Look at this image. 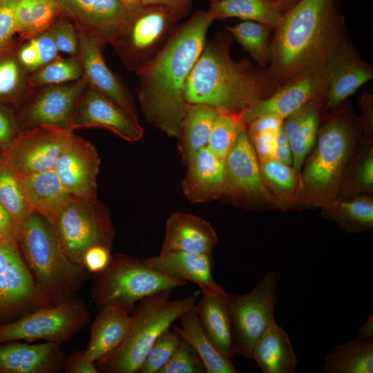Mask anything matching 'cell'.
<instances>
[{
	"mask_svg": "<svg viewBox=\"0 0 373 373\" xmlns=\"http://www.w3.org/2000/svg\"><path fill=\"white\" fill-rule=\"evenodd\" d=\"M181 337L173 329L162 332L149 350L137 373H159L169 361Z\"/></svg>",
	"mask_w": 373,
	"mask_h": 373,
	"instance_id": "ee69618b",
	"label": "cell"
},
{
	"mask_svg": "<svg viewBox=\"0 0 373 373\" xmlns=\"http://www.w3.org/2000/svg\"><path fill=\"white\" fill-rule=\"evenodd\" d=\"M133 324V316L126 311L111 307L99 309L84 350L87 358L96 362L117 349L128 337Z\"/></svg>",
	"mask_w": 373,
	"mask_h": 373,
	"instance_id": "83f0119b",
	"label": "cell"
},
{
	"mask_svg": "<svg viewBox=\"0 0 373 373\" xmlns=\"http://www.w3.org/2000/svg\"><path fill=\"white\" fill-rule=\"evenodd\" d=\"M61 14L56 0H17L14 8L16 35L23 41L46 32Z\"/></svg>",
	"mask_w": 373,
	"mask_h": 373,
	"instance_id": "836d02e7",
	"label": "cell"
},
{
	"mask_svg": "<svg viewBox=\"0 0 373 373\" xmlns=\"http://www.w3.org/2000/svg\"><path fill=\"white\" fill-rule=\"evenodd\" d=\"M192 0H142V5L159 4L171 10L178 19L189 11Z\"/></svg>",
	"mask_w": 373,
	"mask_h": 373,
	"instance_id": "6f0895ef",
	"label": "cell"
},
{
	"mask_svg": "<svg viewBox=\"0 0 373 373\" xmlns=\"http://www.w3.org/2000/svg\"><path fill=\"white\" fill-rule=\"evenodd\" d=\"M266 73L279 86L309 68L323 65L343 44L338 0H299L274 30Z\"/></svg>",
	"mask_w": 373,
	"mask_h": 373,
	"instance_id": "7a4b0ae2",
	"label": "cell"
},
{
	"mask_svg": "<svg viewBox=\"0 0 373 373\" xmlns=\"http://www.w3.org/2000/svg\"><path fill=\"white\" fill-rule=\"evenodd\" d=\"M66 356L60 345L10 341L0 343V373H59L64 371Z\"/></svg>",
	"mask_w": 373,
	"mask_h": 373,
	"instance_id": "7402d4cb",
	"label": "cell"
},
{
	"mask_svg": "<svg viewBox=\"0 0 373 373\" xmlns=\"http://www.w3.org/2000/svg\"><path fill=\"white\" fill-rule=\"evenodd\" d=\"M54 226L64 253L75 264L82 265L84 253L93 246L112 248L115 230L98 200L72 198Z\"/></svg>",
	"mask_w": 373,
	"mask_h": 373,
	"instance_id": "30bf717a",
	"label": "cell"
},
{
	"mask_svg": "<svg viewBox=\"0 0 373 373\" xmlns=\"http://www.w3.org/2000/svg\"><path fill=\"white\" fill-rule=\"evenodd\" d=\"M180 327L172 325L182 340L197 352L204 364L207 373H237L232 361L224 359L216 350L200 327L194 307L178 319Z\"/></svg>",
	"mask_w": 373,
	"mask_h": 373,
	"instance_id": "1f68e13d",
	"label": "cell"
},
{
	"mask_svg": "<svg viewBox=\"0 0 373 373\" xmlns=\"http://www.w3.org/2000/svg\"><path fill=\"white\" fill-rule=\"evenodd\" d=\"M325 373H372L373 340L355 339L334 345L321 367Z\"/></svg>",
	"mask_w": 373,
	"mask_h": 373,
	"instance_id": "e575fe53",
	"label": "cell"
},
{
	"mask_svg": "<svg viewBox=\"0 0 373 373\" xmlns=\"http://www.w3.org/2000/svg\"><path fill=\"white\" fill-rule=\"evenodd\" d=\"M207 11L213 21L236 17L267 25L274 30L283 15L272 0H222L211 3Z\"/></svg>",
	"mask_w": 373,
	"mask_h": 373,
	"instance_id": "d6a6232c",
	"label": "cell"
},
{
	"mask_svg": "<svg viewBox=\"0 0 373 373\" xmlns=\"http://www.w3.org/2000/svg\"><path fill=\"white\" fill-rule=\"evenodd\" d=\"M187 285L153 269L144 259L117 254L104 270L94 274L90 293L99 309L111 307L131 313L142 299Z\"/></svg>",
	"mask_w": 373,
	"mask_h": 373,
	"instance_id": "8992f818",
	"label": "cell"
},
{
	"mask_svg": "<svg viewBox=\"0 0 373 373\" xmlns=\"http://www.w3.org/2000/svg\"><path fill=\"white\" fill-rule=\"evenodd\" d=\"M328 85L324 64L309 68L287 80L269 97L248 106L238 117L245 125L265 114L285 119L308 103L325 99Z\"/></svg>",
	"mask_w": 373,
	"mask_h": 373,
	"instance_id": "9a60e30c",
	"label": "cell"
},
{
	"mask_svg": "<svg viewBox=\"0 0 373 373\" xmlns=\"http://www.w3.org/2000/svg\"><path fill=\"white\" fill-rule=\"evenodd\" d=\"M159 373H207V371L197 352L181 338L171 358Z\"/></svg>",
	"mask_w": 373,
	"mask_h": 373,
	"instance_id": "f6af8a7d",
	"label": "cell"
},
{
	"mask_svg": "<svg viewBox=\"0 0 373 373\" xmlns=\"http://www.w3.org/2000/svg\"><path fill=\"white\" fill-rule=\"evenodd\" d=\"M226 29L259 67L268 66L271 59L270 27L256 21H243L233 26H226Z\"/></svg>",
	"mask_w": 373,
	"mask_h": 373,
	"instance_id": "8d00e7d4",
	"label": "cell"
},
{
	"mask_svg": "<svg viewBox=\"0 0 373 373\" xmlns=\"http://www.w3.org/2000/svg\"><path fill=\"white\" fill-rule=\"evenodd\" d=\"M0 204L21 228L33 212L26 201L17 176L0 154Z\"/></svg>",
	"mask_w": 373,
	"mask_h": 373,
	"instance_id": "f35d334b",
	"label": "cell"
},
{
	"mask_svg": "<svg viewBox=\"0 0 373 373\" xmlns=\"http://www.w3.org/2000/svg\"><path fill=\"white\" fill-rule=\"evenodd\" d=\"M99 165L100 158L95 146L73 134L53 169L73 198L95 200Z\"/></svg>",
	"mask_w": 373,
	"mask_h": 373,
	"instance_id": "2e32d148",
	"label": "cell"
},
{
	"mask_svg": "<svg viewBox=\"0 0 373 373\" xmlns=\"http://www.w3.org/2000/svg\"><path fill=\"white\" fill-rule=\"evenodd\" d=\"M17 0L0 2V55L13 47L16 35L14 24V8Z\"/></svg>",
	"mask_w": 373,
	"mask_h": 373,
	"instance_id": "7dc6e473",
	"label": "cell"
},
{
	"mask_svg": "<svg viewBox=\"0 0 373 373\" xmlns=\"http://www.w3.org/2000/svg\"><path fill=\"white\" fill-rule=\"evenodd\" d=\"M89 321L86 304L75 296L54 306L41 307L0 325V343L44 340L61 345L81 331Z\"/></svg>",
	"mask_w": 373,
	"mask_h": 373,
	"instance_id": "9c48e42d",
	"label": "cell"
},
{
	"mask_svg": "<svg viewBox=\"0 0 373 373\" xmlns=\"http://www.w3.org/2000/svg\"><path fill=\"white\" fill-rule=\"evenodd\" d=\"M3 0H0V2L2 1Z\"/></svg>",
	"mask_w": 373,
	"mask_h": 373,
	"instance_id": "be15d7a7",
	"label": "cell"
},
{
	"mask_svg": "<svg viewBox=\"0 0 373 373\" xmlns=\"http://www.w3.org/2000/svg\"><path fill=\"white\" fill-rule=\"evenodd\" d=\"M241 123L238 115L220 112L207 147L218 157L225 160L236 142Z\"/></svg>",
	"mask_w": 373,
	"mask_h": 373,
	"instance_id": "7bdbcfd3",
	"label": "cell"
},
{
	"mask_svg": "<svg viewBox=\"0 0 373 373\" xmlns=\"http://www.w3.org/2000/svg\"><path fill=\"white\" fill-rule=\"evenodd\" d=\"M335 210L334 218L348 231L370 230L373 227V202L370 198L343 201Z\"/></svg>",
	"mask_w": 373,
	"mask_h": 373,
	"instance_id": "b9f144b4",
	"label": "cell"
},
{
	"mask_svg": "<svg viewBox=\"0 0 373 373\" xmlns=\"http://www.w3.org/2000/svg\"><path fill=\"white\" fill-rule=\"evenodd\" d=\"M320 102H309L283 120V127L292 151V164L298 171L316 142Z\"/></svg>",
	"mask_w": 373,
	"mask_h": 373,
	"instance_id": "f546056e",
	"label": "cell"
},
{
	"mask_svg": "<svg viewBox=\"0 0 373 373\" xmlns=\"http://www.w3.org/2000/svg\"><path fill=\"white\" fill-rule=\"evenodd\" d=\"M218 237L212 225L193 214L175 211L166 220L160 251H182L212 255Z\"/></svg>",
	"mask_w": 373,
	"mask_h": 373,
	"instance_id": "d4e9b609",
	"label": "cell"
},
{
	"mask_svg": "<svg viewBox=\"0 0 373 373\" xmlns=\"http://www.w3.org/2000/svg\"><path fill=\"white\" fill-rule=\"evenodd\" d=\"M329 85L325 97L329 108H335L373 78L372 66L362 59L348 42L325 62Z\"/></svg>",
	"mask_w": 373,
	"mask_h": 373,
	"instance_id": "44dd1931",
	"label": "cell"
},
{
	"mask_svg": "<svg viewBox=\"0 0 373 373\" xmlns=\"http://www.w3.org/2000/svg\"><path fill=\"white\" fill-rule=\"evenodd\" d=\"M106 128L123 140L134 142L144 134L138 120L107 97L87 85L73 119V131L81 128Z\"/></svg>",
	"mask_w": 373,
	"mask_h": 373,
	"instance_id": "ac0fdd59",
	"label": "cell"
},
{
	"mask_svg": "<svg viewBox=\"0 0 373 373\" xmlns=\"http://www.w3.org/2000/svg\"><path fill=\"white\" fill-rule=\"evenodd\" d=\"M226 293L202 294L194 309L200 327L212 345L224 359L231 361L238 351Z\"/></svg>",
	"mask_w": 373,
	"mask_h": 373,
	"instance_id": "484cf974",
	"label": "cell"
},
{
	"mask_svg": "<svg viewBox=\"0 0 373 373\" xmlns=\"http://www.w3.org/2000/svg\"><path fill=\"white\" fill-rule=\"evenodd\" d=\"M173 290L162 291L140 300L131 313L133 324L124 341L114 351L95 362L101 373H134L142 364L158 336L196 304L199 291L171 299Z\"/></svg>",
	"mask_w": 373,
	"mask_h": 373,
	"instance_id": "5b68a950",
	"label": "cell"
},
{
	"mask_svg": "<svg viewBox=\"0 0 373 373\" xmlns=\"http://www.w3.org/2000/svg\"><path fill=\"white\" fill-rule=\"evenodd\" d=\"M111 249L102 245H95L88 249L84 254L82 265L89 273L93 274L104 270L111 258Z\"/></svg>",
	"mask_w": 373,
	"mask_h": 373,
	"instance_id": "681fc988",
	"label": "cell"
},
{
	"mask_svg": "<svg viewBox=\"0 0 373 373\" xmlns=\"http://www.w3.org/2000/svg\"><path fill=\"white\" fill-rule=\"evenodd\" d=\"M158 271L197 285L202 294H224V288L214 280L212 255L182 251H160L157 256L144 258Z\"/></svg>",
	"mask_w": 373,
	"mask_h": 373,
	"instance_id": "603a6c76",
	"label": "cell"
},
{
	"mask_svg": "<svg viewBox=\"0 0 373 373\" xmlns=\"http://www.w3.org/2000/svg\"><path fill=\"white\" fill-rule=\"evenodd\" d=\"M61 13L77 29L97 35L112 44L122 28L128 11L119 0H56Z\"/></svg>",
	"mask_w": 373,
	"mask_h": 373,
	"instance_id": "ffe728a7",
	"label": "cell"
},
{
	"mask_svg": "<svg viewBox=\"0 0 373 373\" xmlns=\"http://www.w3.org/2000/svg\"><path fill=\"white\" fill-rule=\"evenodd\" d=\"M16 56L29 75L61 57L50 29L18 44Z\"/></svg>",
	"mask_w": 373,
	"mask_h": 373,
	"instance_id": "74e56055",
	"label": "cell"
},
{
	"mask_svg": "<svg viewBox=\"0 0 373 373\" xmlns=\"http://www.w3.org/2000/svg\"><path fill=\"white\" fill-rule=\"evenodd\" d=\"M357 182L363 189H370L373 186V155L369 154L362 162L356 175Z\"/></svg>",
	"mask_w": 373,
	"mask_h": 373,
	"instance_id": "9f6ffc18",
	"label": "cell"
},
{
	"mask_svg": "<svg viewBox=\"0 0 373 373\" xmlns=\"http://www.w3.org/2000/svg\"><path fill=\"white\" fill-rule=\"evenodd\" d=\"M299 0H276L275 3L280 11L284 14L292 8Z\"/></svg>",
	"mask_w": 373,
	"mask_h": 373,
	"instance_id": "91938a15",
	"label": "cell"
},
{
	"mask_svg": "<svg viewBox=\"0 0 373 373\" xmlns=\"http://www.w3.org/2000/svg\"><path fill=\"white\" fill-rule=\"evenodd\" d=\"M17 176L23 197L32 211L55 225L61 212L73 198L54 169Z\"/></svg>",
	"mask_w": 373,
	"mask_h": 373,
	"instance_id": "4316f807",
	"label": "cell"
},
{
	"mask_svg": "<svg viewBox=\"0 0 373 373\" xmlns=\"http://www.w3.org/2000/svg\"><path fill=\"white\" fill-rule=\"evenodd\" d=\"M211 3L222 1V0H209Z\"/></svg>",
	"mask_w": 373,
	"mask_h": 373,
	"instance_id": "6125c7cd",
	"label": "cell"
},
{
	"mask_svg": "<svg viewBox=\"0 0 373 373\" xmlns=\"http://www.w3.org/2000/svg\"><path fill=\"white\" fill-rule=\"evenodd\" d=\"M83 77V68L78 55L60 57L29 75L30 87L62 84Z\"/></svg>",
	"mask_w": 373,
	"mask_h": 373,
	"instance_id": "ab89813d",
	"label": "cell"
},
{
	"mask_svg": "<svg viewBox=\"0 0 373 373\" xmlns=\"http://www.w3.org/2000/svg\"><path fill=\"white\" fill-rule=\"evenodd\" d=\"M178 20L164 6L141 5L128 12L126 20L111 45L127 69L136 73L164 48Z\"/></svg>",
	"mask_w": 373,
	"mask_h": 373,
	"instance_id": "ba28073f",
	"label": "cell"
},
{
	"mask_svg": "<svg viewBox=\"0 0 373 373\" xmlns=\"http://www.w3.org/2000/svg\"><path fill=\"white\" fill-rule=\"evenodd\" d=\"M224 160L227 182L224 194L272 200L262 180L259 162L245 124H240L236 142Z\"/></svg>",
	"mask_w": 373,
	"mask_h": 373,
	"instance_id": "d6986e66",
	"label": "cell"
},
{
	"mask_svg": "<svg viewBox=\"0 0 373 373\" xmlns=\"http://www.w3.org/2000/svg\"><path fill=\"white\" fill-rule=\"evenodd\" d=\"M185 164L187 169L181 188L191 202H205L224 194L227 182L224 160L206 146L192 155Z\"/></svg>",
	"mask_w": 373,
	"mask_h": 373,
	"instance_id": "cb8c5ba5",
	"label": "cell"
},
{
	"mask_svg": "<svg viewBox=\"0 0 373 373\" xmlns=\"http://www.w3.org/2000/svg\"><path fill=\"white\" fill-rule=\"evenodd\" d=\"M18 44L0 55V104L17 108L32 89L29 73L16 56Z\"/></svg>",
	"mask_w": 373,
	"mask_h": 373,
	"instance_id": "d590c367",
	"label": "cell"
},
{
	"mask_svg": "<svg viewBox=\"0 0 373 373\" xmlns=\"http://www.w3.org/2000/svg\"><path fill=\"white\" fill-rule=\"evenodd\" d=\"M79 38L78 57L83 77L90 86L138 120L135 102L121 78L107 66L104 48L107 44L100 37L77 29Z\"/></svg>",
	"mask_w": 373,
	"mask_h": 373,
	"instance_id": "e0dca14e",
	"label": "cell"
},
{
	"mask_svg": "<svg viewBox=\"0 0 373 373\" xmlns=\"http://www.w3.org/2000/svg\"><path fill=\"white\" fill-rule=\"evenodd\" d=\"M50 29L59 52L69 56L77 55L79 38L77 28L72 21L61 13Z\"/></svg>",
	"mask_w": 373,
	"mask_h": 373,
	"instance_id": "bcb514c9",
	"label": "cell"
},
{
	"mask_svg": "<svg viewBox=\"0 0 373 373\" xmlns=\"http://www.w3.org/2000/svg\"><path fill=\"white\" fill-rule=\"evenodd\" d=\"M128 12L132 11L142 4V0H119Z\"/></svg>",
	"mask_w": 373,
	"mask_h": 373,
	"instance_id": "94428289",
	"label": "cell"
},
{
	"mask_svg": "<svg viewBox=\"0 0 373 373\" xmlns=\"http://www.w3.org/2000/svg\"><path fill=\"white\" fill-rule=\"evenodd\" d=\"M273 159L288 165L292 164V151L283 126L276 134Z\"/></svg>",
	"mask_w": 373,
	"mask_h": 373,
	"instance_id": "11a10c76",
	"label": "cell"
},
{
	"mask_svg": "<svg viewBox=\"0 0 373 373\" xmlns=\"http://www.w3.org/2000/svg\"><path fill=\"white\" fill-rule=\"evenodd\" d=\"M361 341L373 340V316L371 315L357 331L356 338Z\"/></svg>",
	"mask_w": 373,
	"mask_h": 373,
	"instance_id": "680465c9",
	"label": "cell"
},
{
	"mask_svg": "<svg viewBox=\"0 0 373 373\" xmlns=\"http://www.w3.org/2000/svg\"><path fill=\"white\" fill-rule=\"evenodd\" d=\"M64 371L67 373H99L95 362L90 361L84 351H75L66 357Z\"/></svg>",
	"mask_w": 373,
	"mask_h": 373,
	"instance_id": "816d5d0a",
	"label": "cell"
},
{
	"mask_svg": "<svg viewBox=\"0 0 373 373\" xmlns=\"http://www.w3.org/2000/svg\"><path fill=\"white\" fill-rule=\"evenodd\" d=\"M260 172L265 186L281 198L293 195L298 184V176L294 166L275 159L259 162Z\"/></svg>",
	"mask_w": 373,
	"mask_h": 373,
	"instance_id": "60d3db41",
	"label": "cell"
},
{
	"mask_svg": "<svg viewBox=\"0 0 373 373\" xmlns=\"http://www.w3.org/2000/svg\"><path fill=\"white\" fill-rule=\"evenodd\" d=\"M213 21L207 10H197L177 26L158 54L136 72L142 111L148 122L169 137H178L187 105L186 84Z\"/></svg>",
	"mask_w": 373,
	"mask_h": 373,
	"instance_id": "6da1fadb",
	"label": "cell"
},
{
	"mask_svg": "<svg viewBox=\"0 0 373 373\" xmlns=\"http://www.w3.org/2000/svg\"><path fill=\"white\" fill-rule=\"evenodd\" d=\"M20 230L10 213L0 204V242L18 243Z\"/></svg>",
	"mask_w": 373,
	"mask_h": 373,
	"instance_id": "db71d44e",
	"label": "cell"
},
{
	"mask_svg": "<svg viewBox=\"0 0 373 373\" xmlns=\"http://www.w3.org/2000/svg\"><path fill=\"white\" fill-rule=\"evenodd\" d=\"M18 245L46 307L77 296L89 272L67 257L53 224L32 212L21 228Z\"/></svg>",
	"mask_w": 373,
	"mask_h": 373,
	"instance_id": "277c9868",
	"label": "cell"
},
{
	"mask_svg": "<svg viewBox=\"0 0 373 373\" xmlns=\"http://www.w3.org/2000/svg\"><path fill=\"white\" fill-rule=\"evenodd\" d=\"M73 134V131L52 126L20 130L0 154L18 175L48 171L53 169Z\"/></svg>",
	"mask_w": 373,
	"mask_h": 373,
	"instance_id": "5bb4252c",
	"label": "cell"
},
{
	"mask_svg": "<svg viewBox=\"0 0 373 373\" xmlns=\"http://www.w3.org/2000/svg\"><path fill=\"white\" fill-rule=\"evenodd\" d=\"M251 358L264 373H294L298 363L288 334L276 322L256 341Z\"/></svg>",
	"mask_w": 373,
	"mask_h": 373,
	"instance_id": "f1b7e54d",
	"label": "cell"
},
{
	"mask_svg": "<svg viewBox=\"0 0 373 373\" xmlns=\"http://www.w3.org/2000/svg\"><path fill=\"white\" fill-rule=\"evenodd\" d=\"M277 279L274 271L267 272L245 294L226 293L238 354L251 358L253 347L263 332L276 323Z\"/></svg>",
	"mask_w": 373,
	"mask_h": 373,
	"instance_id": "8fae6325",
	"label": "cell"
},
{
	"mask_svg": "<svg viewBox=\"0 0 373 373\" xmlns=\"http://www.w3.org/2000/svg\"><path fill=\"white\" fill-rule=\"evenodd\" d=\"M229 39L223 35L207 42L186 84L187 103L204 104L221 113L239 115L279 86L266 70L249 60H234Z\"/></svg>",
	"mask_w": 373,
	"mask_h": 373,
	"instance_id": "3957f363",
	"label": "cell"
},
{
	"mask_svg": "<svg viewBox=\"0 0 373 373\" xmlns=\"http://www.w3.org/2000/svg\"><path fill=\"white\" fill-rule=\"evenodd\" d=\"M276 134L277 133L266 131L249 136L259 162L273 159Z\"/></svg>",
	"mask_w": 373,
	"mask_h": 373,
	"instance_id": "f907efd6",
	"label": "cell"
},
{
	"mask_svg": "<svg viewBox=\"0 0 373 373\" xmlns=\"http://www.w3.org/2000/svg\"><path fill=\"white\" fill-rule=\"evenodd\" d=\"M283 120L282 117L274 114L261 115L247 124L248 135L251 136L266 131L278 133L283 126Z\"/></svg>",
	"mask_w": 373,
	"mask_h": 373,
	"instance_id": "f5cc1de1",
	"label": "cell"
},
{
	"mask_svg": "<svg viewBox=\"0 0 373 373\" xmlns=\"http://www.w3.org/2000/svg\"><path fill=\"white\" fill-rule=\"evenodd\" d=\"M220 112L204 104L187 103L178 137L179 151L184 163L199 150L207 146L209 136Z\"/></svg>",
	"mask_w": 373,
	"mask_h": 373,
	"instance_id": "4dcf8cb0",
	"label": "cell"
},
{
	"mask_svg": "<svg viewBox=\"0 0 373 373\" xmlns=\"http://www.w3.org/2000/svg\"><path fill=\"white\" fill-rule=\"evenodd\" d=\"M19 131L15 109L0 104V151L12 144Z\"/></svg>",
	"mask_w": 373,
	"mask_h": 373,
	"instance_id": "c3c4849f",
	"label": "cell"
},
{
	"mask_svg": "<svg viewBox=\"0 0 373 373\" xmlns=\"http://www.w3.org/2000/svg\"><path fill=\"white\" fill-rule=\"evenodd\" d=\"M44 307L18 243L0 242V325Z\"/></svg>",
	"mask_w": 373,
	"mask_h": 373,
	"instance_id": "4fadbf2b",
	"label": "cell"
},
{
	"mask_svg": "<svg viewBox=\"0 0 373 373\" xmlns=\"http://www.w3.org/2000/svg\"><path fill=\"white\" fill-rule=\"evenodd\" d=\"M272 1H276V0H272Z\"/></svg>",
	"mask_w": 373,
	"mask_h": 373,
	"instance_id": "e7e4bbea",
	"label": "cell"
},
{
	"mask_svg": "<svg viewBox=\"0 0 373 373\" xmlns=\"http://www.w3.org/2000/svg\"><path fill=\"white\" fill-rule=\"evenodd\" d=\"M317 137L303 170L301 189L309 200L323 202L337 191L352 150V126L345 118L335 117L318 130Z\"/></svg>",
	"mask_w": 373,
	"mask_h": 373,
	"instance_id": "52a82bcc",
	"label": "cell"
},
{
	"mask_svg": "<svg viewBox=\"0 0 373 373\" xmlns=\"http://www.w3.org/2000/svg\"><path fill=\"white\" fill-rule=\"evenodd\" d=\"M87 85L82 77L66 84L32 88L15 108L20 130L52 126L73 131V119Z\"/></svg>",
	"mask_w": 373,
	"mask_h": 373,
	"instance_id": "7c38bea8",
	"label": "cell"
}]
</instances>
